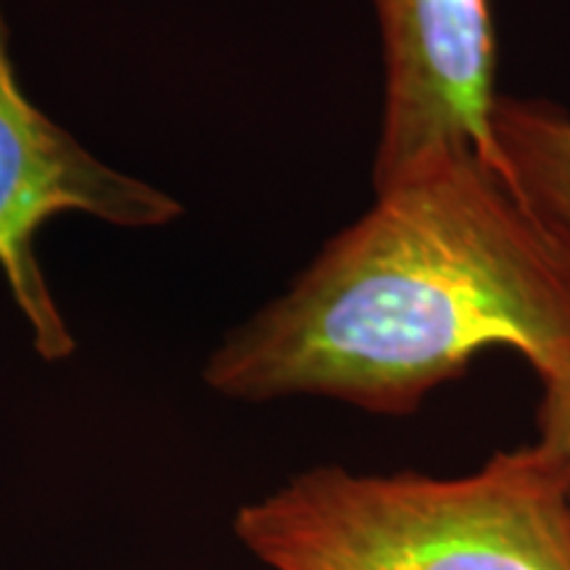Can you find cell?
<instances>
[{
    "label": "cell",
    "instance_id": "obj_1",
    "mask_svg": "<svg viewBox=\"0 0 570 570\" xmlns=\"http://www.w3.org/2000/svg\"><path fill=\"white\" fill-rule=\"evenodd\" d=\"M489 348L523 356L539 383L570 367V233L470 151L375 194L227 333L204 383L238 402L323 396L407 417Z\"/></svg>",
    "mask_w": 570,
    "mask_h": 570
},
{
    "label": "cell",
    "instance_id": "obj_2",
    "mask_svg": "<svg viewBox=\"0 0 570 570\" xmlns=\"http://www.w3.org/2000/svg\"><path fill=\"white\" fill-rule=\"evenodd\" d=\"M233 533L269 570H570V475L541 441L452 479L317 465Z\"/></svg>",
    "mask_w": 570,
    "mask_h": 570
},
{
    "label": "cell",
    "instance_id": "obj_3",
    "mask_svg": "<svg viewBox=\"0 0 570 570\" xmlns=\"http://www.w3.org/2000/svg\"><path fill=\"white\" fill-rule=\"evenodd\" d=\"M90 214L117 227H161L183 206L154 185L92 156L21 88L0 6V273L46 362L75 352L38 259V233L59 214Z\"/></svg>",
    "mask_w": 570,
    "mask_h": 570
},
{
    "label": "cell",
    "instance_id": "obj_4",
    "mask_svg": "<svg viewBox=\"0 0 570 570\" xmlns=\"http://www.w3.org/2000/svg\"><path fill=\"white\" fill-rule=\"evenodd\" d=\"M370 3L383 59L375 194L446 156L475 151L504 167L491 125L499 96L491 0Z\"/></svg>",
    "mask_w": 570,
    "mask_h": 570
},
{
    "label": "cell",
    "instance_id": "obj_5",
    "mask_svg": "<svg viewBox=\"0 0 570 570\" xmlns=\"http://www.w3.org/2000/svg\"><path fill=\"white\" fill-rule=\"evenodd\" d=\"M491 125L512 183L570 233V111L550 98L499 92Z\"/></svg>",
    "mask_w": 570,
    "mask_h": 570
},
{
    "label": "cell",
    "instance_id": "obj_6",
    "mask_svg": "<svg viewBox=\"0 0 570 570\" xmlns=\"http://www.w3.org/2000/svg\"><path fill=\"white\" fill-rule=\"evenodd\" d=\"M539 439L566 462L570 475V367L560 375L541 381V399L537 410Z\"/></svg>",
    "mask_w": 570,
    "mask_h": 570
}]
</instances>
